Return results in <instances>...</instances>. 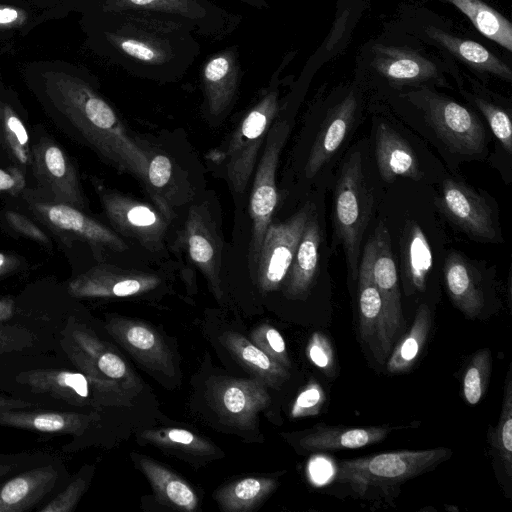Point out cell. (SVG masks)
<instances>
[{
	"label": "cell",
	"instance_id": "1",
	"mask_svg": "<svg viewBox=\"0 0 512 512\" xmlns=\"http://www.w3.org/2000/svg\"><path fill=\"white\" fill-rule=\"evenodd\" d=\"M24 81L53 121L104 162L144 184L147 159L98 80L83 66L61 60L27 64Z\"/></svg>",
	"mask_w": 512,
	"mask_h": 512
},
{
	"label": "cell",
	"instance_id": "2",
	"mask_svg": "<svg viewBox=\"0 0 512 512\" xmlns=\"http://www.w3.org/2000/svg\"><path fill=\"white\" fill-rule=\"evenodd\" d=\"M85 45L128 74L157 84L179 82L201 53L187 24L136 11L80 13Z\"/></svg>",
	"mask_w": 512,
	"mask_h": 512
},
{
	"label": "cell",
	"instance_id": "3",
	"mask_svg": "<svg viewBox=\"0 0 512 512\" xmlns=\"http://www.w3.org/2000/svg\"><path fill=\"white\" fill-rule=\"evenodd\" d=\"M286 59L259 90L228 138L205 156L208 170L227 183L237 212L246 208L247 192L268 131L280 112V72Z\"/></svg>",
	"mask_w": 512,
	"mask_h": 512
},
{
	"label": "cell",
	"instance_id": "4",
	"mask_svg": "<svg viewBox=\"0 0 512 512\" xmlns=\"http://www.w3.org/2000/svg\"><path fill=\"white\" fill-rule=\"evenodd\" d=\"M146 159L142 185L152 204L177 228L189 206L205 190L204 169L180 133L134 135Z\"/></svg>",
	"mask_w": 512,
	"mask_h": 512
},
{
	"label": "cell",
	"instance_id": "5",
	"mask_svg": "<svg viewBox=\"0 0 512 512\" xmlns=\"http://www.w3.org/2000/svg\"><path fill=\"white\" fill-rule=\"evenodd\" d=\"M62 346L88 378L100 406H130L141 391V380L122 356L84 325L75 321L68 324Z\"/></svg>",
	"mask_w": 512,
	"mask_h": 512
},
{
	"label": "cell",
	"instance_id": "6",
	"mask_svg": "<svg viewBox=\"0 0 512 512\" xmlns=\"http://www.w3.org/2000/svg\"><path fill=\"white\" fill-rule=\"evenodd\" d=\"M224 247L217 200L211 191H205L189 206L176 228L171 252L186 254L188 261L206 278L219 302L224 300Z\"/></svg>",
	"mask_w": 512,
	"mask_h": 512
},
{
	"label": "cell",
	"instance_id": "7",
	"mask_svg": "<svg viewBox=\"0 0 512 512\" xmlns=\"http://www.w3.org/2000/svg\"><path fill=\"white\" fill-rule=\"evenodd\" d=\"M72 13L136 11L183 22L196 35L220 41L240 25L242 16L212 0H70Z\"/></svg>",
	"mask_w": 512,
	"mask_h": 512
},
{
	"label": "cell",
	"instance_id": "8",
	"mask_svg": "<svg viewBox=\"0 0 512 512\" xmlns=\"http://www.w3.org/2000/svg\"><path fill=\"white\" fill-rule=\"evenodd\" d=\"M451 456V450L437 447L401 450L346 459L338 463L335 480L364 494L370 488L386 489L426 473Z\"/></svg>",
	"mask_w": 512,
	"mask_h": 512
},
{
	"label": "cell",
	"instance_id": "9",
	"mask_svg": "<svg viewBox=\"0 0 512 512\" xmlns=\"http://www.w3.org/2000/svg\"><path fill=\"white\" fill-rule=\"evenodd\" d=\"M290 128L289 119L284 117L282 101L280 112L268 131L259 156L249 195L248 212L251 227L246 262L253 280L261 244L278 205L276 172L281 152L290 134Z\"/></svg>",
	"mask_w": 512,
	"mask_h": 512
},
{
	"label": "cell",
	"instance_id": "10",
	"mask_svg": "<svg viewBox=\"0 0 512 512\" xmlns=\"http://www.w3.org/2000/svg\"><path fill=\"white\" fill-rule=\"evenodd\" d=\"M97 192L104 213L118 235L154 258L168 257L176 228L153 204L100 185Z\"/></svg>",
	"mask_w": 512,
	"mask_h": 512
},
{
	"label": "cell",
	"instance_id": "11",
	"mask_svg": "<svg viewBox=\"0 0 512 512\" xmlns=\"http://www.w3.org/2000/svg\"><path fill=\"white\" fill-rule=\"evenodd\" d=\"M371 208L372 196L364 181L361 153L355 151L341 168L334 194L335 234L343 245L353 280L358 276L360 244Z\"/></svg>",
	"mask_w": 512,
	"mask_h": 512
},
{
	"label": "cell",
	"instance_id": "12",
	"mask_svg": "<svg viewBox=\"0 0 512 512\" xmlns=\"http://www.w3.org/2000/svg\"><path fill=\"white\" fill-rule=\"evenodd\" d=\"M417 104L438 137L453 151L480 154L485 130L477 115L461 104L430 91H422Z\"/></svg>",
	"mask_w": 512,
	"mask_h": 512
},
{
	"label": "cell",
	"instance_id": "13",
	"mask_svg": "<svg viewBox=\"0 0 512 512\" xmlns=\"http://www.w3.org/2000/svg\"><path fill=\"white\" fill-rule=\"evenodd\" d=\"M311 214V207L307 204L286 220L272 219L268 225L254 277L262 293L277 291L282 286Z\"/></svg>",
	"mask_w": 512,
	"mask_h": 512
},
{
	"label": "cell",
	"instance_id": "14",
	"mask_svg": "<svg viewBox=\"0 0 512 512\" xmlns=\"http://www.w3.org/2000/svg\"><path fill=\"white\" fill-rule=\"evenodd\" d=\"M240 54L230 45L210 54L200 70L202 113L212 127L221 125L232 111L241 80Z\"/></svg>",
	"mask_w": 512,
	"mask_h": 512
},
{
	"label": "cell",
	"instance_id": "15",
	"mask_svg": "<svg viewBox=\"0 0 512 512\" xmlns=\"http://www.w3.org/2000/svg\"><path fill=\"white\" fill-rule=\"evenodd\" d=\"M164 283L158 272L102 263L74 277L67 289L75 298H133L152 293Z\"/></svg>",
	"mask_w": 512,
	"mask_h": 512
},
{
	"label": "cell",
	"instance_id": "16",
	"mask_svg": "<svg viewBox=\"0 0 512 512\" xmlns=\"http://www.w3.org/2000/svg\"><path fill=\"white\" fill-rule=\"evenodd\" d=\"M31 168L39 187L48 193L45 200L87 209L77 171L62 148L49 137L31 146Z\"/></svg>",
	"mask_w": 512,
	"mask_h": 512
},
{
	"label": "cell",
	"instance_id": "17",
	"mask_svg": "<svg viewBox=\"0 0 512 512\" xmlns=\"http://www.w3.org/2000/svg\"><path fill=\"white\" fill-rule=\"evenodd\" d=\"M28 196L27 202L33 213L55 230L70 233L101 250L119 254L131 251L129 243L112 228L88 216L83 210Z\"/></svg>",
	"mask_w": 512,
	"mask_h": 512
},
{
	"label": "cell",
	"instance_id": "18",
	"mask_svg": "<svg viewBox=\"0 0 512 512\" xmlns=\"http://www.w3.org/2000/svg\"><path fill=\"white\" fill-rule=\"evenodd\" d=\"M108 333L147 370L172 377L175 374L172 353L158 331L148 323L111 316L105 324Z\"/></svg>",
	"mask_w": 512,
	"mask_h": 512
},
{
	"label": "cell",
	"instance_id": "19",
	"mask_svg": "<svg viewBox=\"0 0 512 512\" xmlns=\"http://www.w3.org/2000/svg\"><path fill=\"white\" fill-rule=\"evenodd\" d=\"M212 405L221 418L239 429H252L257 414L271 403L268 387L257 378L219 380L210 388Z\"/></svg>",
	"mask_w": 512,
	"mask_h": 512
},
{
	"label": "cell",
	"instance_id": "20",
	"mask_svg": "<svg viewBox=\"0 0 512 512\" xmlns=\"http://www.w3.org/2000/svg\"><path fill=\"white\" fill-rule=\"evenodd\" d=\"M439 206L447 218L470 237L482 241H497V227L490 205L465 183L453 179L445 180Z\"/></svg>",
	"mask_w": 512,
	"mask_h": 512
},
{
	"label": "cell",
	"instance_id": "21",
	"mask_svg": "<svg viewBox=\"0 0 512 512\" xmlns=\"http://www.w3.org/2000/svg\"><path fill=\"white\" fill-rule=\"evenodd\" d=\"M373 242L372 275L384 307V327L389 348L404 325L398 273L386 226L380 222L371 237Z\"/></svg>",
	"mask_w": 512,
	"mask_h": 512
},
{
	"label": "cell",
	"instance_id": "22",
	"mask_svg": "<svg viewBox=\"0 0 512 512\" xmlns=\"http://www.w3.org/2000/svg\"><path fill=\"white\" fill-rule=\"evenodd\" d=\"M373 242L364 247L358 269V307L360 335L374 358L383 364L390 352L384 327V307L372 275Z\"/></svg>",
	"mask_w": 512,
	"mask_h": 512
},
{
	"label": "cell",
	"instance_id": "23",
	"mask_svg": "<svg viewBox=\"0 0 512 512\" xmlns=\"http://www.w3.org/2000/svg\"><path fill=\"white\" fill-rule=\"evenodd\" d=\"M17 380L36 393L50 395L77 407L99 408L100 404L84 373L63 369H32Z\"/></svg>",
	"mask_w": 512,
	"mask_h": 512
},
{
	"label": "cell",
	"instance_id": "24",
	"mask_svg": "<svg viewBox=\"0 0 512 512\" xmlns=\"http://www.w3.org/2000/svg\"><path fill=\"white\" fill-rule=\"evenodd\" d=\"M356 109V97L350 93L325 119L306 162L305 175L308 179L313 178L339 149L353 125Z\"/></svg>",
	"mask_w": 512,
	"mask_h": 512
},
{
	"label": "cell",
	"instance_id": "25",
	"mask_svg": "<svg viewBox=\"0 0 512 512\" xmlns=\"http://www.w3.org/2000/svg\"><path fill=\"white\" fill-rule=\"evenodd\" d=\"M99 419L96 413L0 409V425L34 432L79 436Z\"/></svg>",
	"mask_w": 512,
	"mask_h": 512
},
{
	"label": "cell",
	"instance_id": "26",
	"mask_svg": "<svg viewBox=\"0 0 512 512\" xmlns=\"http://www.w3.org/2000/svg\"><path fill=\"white\" fill-rule=\"evenodd\" d=\"M58 470L39 466L17 474L0 486V512H22L38 504L55 486Z\"/></svg>",
	"mask_w": 512,
	"mask_h": 512
},
{
	"label": "cell",
	"instance_id": "27",
	"mask_svg": "<svg viewBox=\"0 0 512 512\" xmlns=\"http://www.w3.org/2000/svg\"><path fill=\"white\" fill-rule=\"evenodd\" d=\"M375 154L381 178L391 183L398 176L418 181L422 177L417 156L398 132L386 123L376 130Z\"/></svg>",
	"mask_w": 512,
	"mask_h": 512
},
{
	"label": "cell",
	"instance_id": "28",
	"mask_svg": "<svg viewBox=\"0 0 512 512\" xmlns=\"http://www.w3.org/2000/svg\"><path fill=\"white\" fill-rule=\"evenodd\" d=\"M320 242V228L311 214L282 284L287 298L305 299L308 296L318 269Z\"/></svg>",
	"mask_w": 512,
	"mask_h": 512
},
{
	"label": "cell",
	"instance_id": "29",
	"mask_svg": "<svg viewBox=\"0 0 512 512\" xmlns=\"http://www.w3.org/2000/svg\"><path fill=\"white\" fill-rule=\"evenodd\" d=\"M444 279L453 304L467 317L475 318L484 307L481 279L460 253L451 252L444 263Z\"/></svg>",
	"mask_w": 512,
	"mask_h": 512
},
{
	"label": "cell",
	"instance_id": "30",
	"mask_svg": "<svg viewBox=\"0 0 512 512\" xmlns=\"http://www.w3.org/2000/svg\"><path fill=\"white\" fill-rule=\"evenodd\" d=\"M391 430L388 426L318 425L299 439V446L307 451L358 449L383 441Z\"/></svg>",
	"mask_w": 512,
	"mask_h": 512
},
{
	"label": "cell",
	"instance_id": "31",
	"mask_svg": "<svg viewBox=\"0 0 512 512\" xmlns=\"http://www.w3.org/2000/svg\"><path fill=\"white\" fill-rule=\"evenodd\" d=\"M70 13L69 0L51 8L0 2V49L8 48L43 23L64 18Z\"/></svg>",
	"mask_w": 512,
	"mask_h": 512
},
{
	"label": "cell",
	"instance_id": "32",
	"mask_svg": "<svg viewBox=\"0 0 512 512\" xmlns=\"http://www.w3.org/2000/svg\"><path fill=\"white\" fill-rule=\"evenodd\" d=\"M373 66L389 80L419 82L437 76V68L425 57L399 47L376 45L373 47Z\"/></svg>",
	"mask_w": 512,
	"mask_h": 512
},
{
	"label": "cell",
	"instance_id": "33",
	"mask_svg": "<svg viewBox=\"0 0 512 512\" xmlns=\"http://www.w3.org/2000/svg\"><path fill=\"white\" fill-rule=\"evenodd\" d=\"M138 465L150 482L156 498L164 505L192 512L198 507V496L193 488L176 473L159 462L140 455Z\"/></svg>",
	"mask_w": 512,
	"mask_h": 512
},
{
	"label": "cell",
	"instance_id": "34",
	"mask_svg": "<svg viewBox=\"0 0 512 512\" xmlns=\"http://www.w3.org/2000/svg\"><path fill=\"white\" fill-rule=\"evenodd\" d=\"M220 339L230 353L267 387L279 389L289 379L288 369L238 332L226 331Z\"/></svg>",
	"mask_w": 512,
	"mask_h": 512
},
{
	"label": "cell",
	"instance_id": "35",
	"mask_svg": "<svg viewBox=\"0 0 512 512\" xmlns=\"http://www.w3.org/2000/svg\"><path fill=\"white\" fill-rule=\"evenodd\" d=\"M402 249L406 293L424 291L433 255L425 233L414 221L405 228Z\"/></svg>",
	"mask_w": 512,
	"mask_h": 512
},
{
	"label": "cell",
	"instance_id": "36",
	"mask_svg": "<svg viewBox=\"0 0 512 512\" xmlns=\"http://www.w3.org/2000/svg\"><path fill=\"white\" fill-rule=\"evenodd\" d=\"M426 33L450 53L475 69L511 80L510 68L481 44L455 37L432 26L426 29Z\"/></svg>",
	"mask_w": 512,
	"mask_h": 512
},
{
	"label": "cell",
	"instance_id": "37",
	"mask_svg": "<svg viewBox=\"0 0 512 512\" xmlns=\"http://www.w3.org/2000/svg\"><path fill=\"white\" fill-rule=\"evenodd\" d=\"M432 324L431 311L422 303L407 333L390 352L386 368L390 373H403L411 369L427 341Z\"/></svg>",
	"mask_w": 512,
	"mask_h": 512
},
{
	"label": "cell",
	"instance_id": "38",
	"mask_svg": "<svg viewBox=\"0 0 512 512\" xmlns=\"http://www.w3.org/2000/svg\"><path fill=\"white\" fill-rule=\"evenodd\" d=\"M276 487L273 478L245 477L219 489L215 498L224 511L246 512L262 503Z\"/></svg>",
	"mask_w": 512,
	"mask_h": 512
},
{
	"label": "cell",
	"instance_id": "39",
	"mask_svg": "<svg viewBox=\"0 0 512 512\" xmlns=\"http://www.w3.org/2000/svg\"><path fill=\"white\" fill-rule=\"evenodd\" d=\"M465 14L476 29L508 51L512 50V25L481 0H446Z\"/></svg>",
	"mask_w": 512,
	"mask_h": 512
},
{
	"label": "cell",
	"instance_id": "40",
	"mask_svg": "<svg viewBox=\"0 0 512 512\" xmlns=\"http://www.w3.org/2000/svg\"><path fill=\"white\" fill-rule=\"evenodd\" d=\"M16 96L5 88L2 97V134L4 147L16 166L23 171L31 166V144L28 131L16 110Z\"/></svg>",
	"mask_w": 512,
	"mask_h": 512
},
{
	"label": "cell",
	"instance_id": "41",
	"mask_svg": "<svg viewBox=\"0 0 512 512\" xmlns=\"http://www.w3.org/2000/svg\"><path fill=\"white\" fill-rule=\"evenodd\" d=\"M140 438L155 446L192 456H211L216 452V448L211 442L181 428L148 429L140 432Z\"/></svg>",
	"mask_w": 512,
	"mask_h": 512
},
{
	"label": "cell",
	"instance_id": "42",
	"mask_svg": "<svg viewBox=\"0 0 512 512\" xmlns=\"http://www.w3.org/2000/svg\"><path fill=\"white\" fill-rule=\"evenodd\" d=\"M488 442L503 463L506 474L512 473V378L508 371L504 387L502 409L497 426L490 429Z\"/></svg>",
	"mask_w": 512,
	"mask_h": 512
},
{
	"label": "cell",
	"instance_id": "43",
	"mask_svg": "<svg viewBox=\"0 0 512 512\" xmlns=\"http://www.w3.org/2000/svg\"><path fill=\"white\" fill-rule=\"evenodd\" d=\"M492 356L488 348L478 350L469 362L462 380L465 401L476 405L481 401L489 385Z\"/></svg>",
	"mask_w": 512,
	"mask_h": 512
},
{
	"label": "cell",
	"instance_id": "44",
	"mask_svg": "<svg viewBox=\"0 0 512 512\" xmlns=\"http://www.w3.org/2000/svg\"><path fill=\"white\" fill-rule=\"evenodd\" d=\"M474 103L485 117L492 133L504 150L512 153V123L510 115L501 107L482 98L475 97Z\"/></svg>",
	"mask_w": 512,
	"mask_h": 512
},
{
	"label": "cell",
	"instance_id": "45",
	"mask_svg": "<svg viewBox=\"0 0 512 512\" xmlns=\"http://www.w3.org/2000/svg\"><path fill=\"white\" fill-rule=\"evenodd\" d=\"M251 341L273 360L289 370L291 361L285 340L280 332L269 324H262L251 333Z\"/></svg>",
	"mask_w": 512,
	"mask_h": 512
},
{
	"label": "cell",
	"instance_id": "46",
	"mask_svg": "<svg viewBox=\"0 0 512 512\" xmlns=\"http://www.w3.org/2000/svg\"><path fill=\"white\" fill-rule=\"evenodd\" d=\"M326 401L322 386L311 378L306 386L297 395L292 404L291 418H304L318 415Z\"/></svg>",
	"mask_w": 512,
	"mask_h": 512
},
{
	"label": "cell",
	"instance_id": "47",
	"mask_svg": "<svg viewBox=\"0 0 512 512\" xmlns=\"http://www.w3.org/2000/svg\"><path fill=\"white\" fill-rule=\"evenodd\" d=\"M308 360L325 375L331 376L335 370V353L329 338L322 332H314L306 346Z\"/></svg>",
	"mask_w": 512,
	"mask_h": 512
},
{
	"label": "cell",
	"instance_id": "48",
	"mask_svg": "<svg viewBox=\"0 0 512 512\" xmlns=\"http://www.w3.org/2000/svg\"><path fill=\"white\" fill-rule=\"evenodd\" d=\"M89 479L79 474L51 501L38 510L41 512H71L74 510L88 487Z\"/></svg>",
	"mask_w": 512,
	"mask_h": 512
},
{
	"label": "cell",
	"instance_id": "49",
	"mask_svg": "<svg viewBox=\"0 0 512 512\" xmlns=\"http://www.w3.org/2000/svg\"><path fill=\"white\" fill-rule=\"evenodd\" d=\"M34 334L16 325L0 323V354L22 351L33 345Z\"/></svg>",
	"mask_w": 512,
	"mask_h": 512
},
{
	"label": "cell",
	"instance_id": "50",
	"mask_svg": "<svg viewBox=\"0 0 512 512\" xmlns=\"http://www.w3.org/2000/svg\"><path fill=\"white\" fill-rule=\"evenodd\" d=\"M5 219L10 227L18 233L43 245H51L48 235L27 216L16 211L8 210L5 212Z\"/></svg>",
	"mask_w": 512,
	"mask_h": 512
},
{
	"label": "cell",
	"instance_id": "51",
	"mask_svg": "<svg viewBox=\"0 0 512 512\" xmlns=\"http://www.w3.org/2000/svg\"><path fill=\"white\" fill-rule=\"evenodd\" d=\"M24 171L18 166H10L7 170L0 168V193L9 192L17 195L25 188Z\"/></svg>",
	"mask_w": 512,
	"mask_h": 512
},
{
	"label": "cell",
	"instance_id": "52",
	"mask_svg": "<svg viewBox=\"0 0 512 512\" xmlns=\"http://www.w3.org/2000/svg\"><path fill=\"white\" fill-rule=\"evenodd\" d=\"M23 261L16 255L0 252V278L18 271Z\"/></svg>",
	"mask_w": 512,
	"mask_h": 512
},
{
	"label": "cell",
	"instance_id": "53",
	"mask_svg": "<svg viewBox=\"0 0 512 512\" xmlns=\"http://www.w3.org/2000/svg\"><path fill=\"white\" fill-rule=\"evenodd\" d=\"M33 406L35 404L32 402L0 396V409H27Z\"/></svg>",
	"mask_w": 512,
	"mask_h": 512
},
{
	"label": "cell",
	"instance_id": "54",
	"mask_svg": "<svg viewBox=\"0 0 512 512\" xmlns=\"http://www.w3.org/2000/svg\"><path fill=\"white\" fill-rule=\"evenodd\" d=\"M15 313V303L10 298H0V323L12 318Z\"/></svg>",
	"mask_w": 512,
	"mask_h": 512
},
{
	"label": "cell",
	"instance_id": "55",
	"mask_svg": "<svg viewBox=\"0 0 512 512\" xmlns=\"http://www.w3.org/2000/svg\"><path fill=\"white\" fill-rule=\"evenodd\" d=\"M65 0H0V2H8L15 4H26L43 8H51L62 4Z\"/></svg>",
	"mask_w": 512,
	"mask_h": 512
},
{
	"label": "cell",
	"instance_id": "56",
	"mask_svg": "<svg viewBox=\"0 0 512 512\" xmlns=\"http://www.w3.org/2000/svg\"><path fill=\"white\" fill-rule=\"evenodd\" d=\"M243 4H246L252 8L258 10H264L269 8L268 0H237Z\"/></svg>",
	"mask_w": 512,
	"mask_h": 512
},
{
	"label": "cell",
	"instance_id": "57",
	"mask_svg": "<svg viewBox=\"0 0 512 512\" xmlns=\"http://www.w3.org/2000/svg\"><path fill=\"white\" fill-rule=\"evenodd\" d=\"M5 87L3 86L0 79V147H4L3 134H2V97Z\"/></svg>",
	"mask_w": 512,
	"mask_h": 512
},
{
	"label": "cell",
	"instance_id": "58",
	"mask_svg": "<svg viewBox=\"0 0 512 512\" xmlns=\"http://www.w3.org/2000/svg\"><path fill=\"white\" fill-rule=\"evenodd\" d=\"M11 471V466L8 463L0 462V478Z\"/></svg>",
	"mask_w": 512,
	"mask_h": 512
}]
</instances>
